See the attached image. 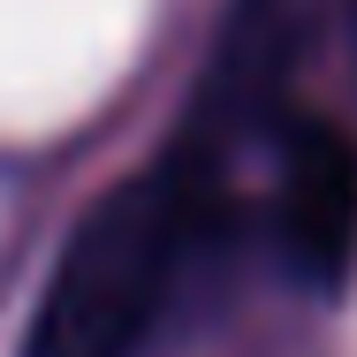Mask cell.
Masks as SVG:
<instances>
[{"mask_svg": "<svg viewBox=\"0 0 357 357\" xmlns=\"http://www.w3.org/2000/svg\"><path fill=\"white\" fill-rule=\"evenodd\" d=\"M274 236L296 282L342 289L357 266V137L304 114L282 130V190H274Z\"/></svg>", "mask_w": 357, "mask_h": 357, "instance_id": "cell-3", "label": "cell"}, {"mask_svg": "<svg viewBox=\"0 0 357 357\" xmlns=\"http://www.w3.org/2000/svg\"><path fill=\"white\" fill-rule=\"evenodd\" d=\"M220 183L183 167L175 152L160 167L130 175L76 220L69 251L31 312L23 357H137L152 342L160 304L175 296V274L198 259L213 228Z\"/></svg>", "mask_w": 357, "mask_h": 357, "instance_id": "cell-1", "label": "cell"}, {"mask_svg": "<svg viewBox=\"0 0 357 357\" xmlns=\"http://www.w3.org/2000/svg\"><path fill=\"white\" fill-rule=\"evenodd\" d=\"M327 15H335V0H236L213 38V61L198 76V107L167 152L183 167H198L206 183H220L243 144L274 130V114H282Z\"/></svg>", "mask_w": 357, "mask_h": 357, "instance_id": "cell-2", "label": "cell"}]
</instances>
